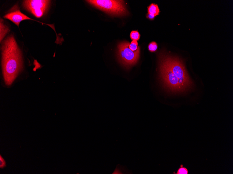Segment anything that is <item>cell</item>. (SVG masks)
<instances>
[{
  "mask_svg": "<svg viewBox=\"0 0 233 174\" xmlns=\"http://www.w3.org/2000/svg\"><path fill=\"white\" fill-rule=\"evenodd\" d=\"M159 57L160 77L164 87L172 92L182 93L192 87L193 82L180 59L165 53Z\"/></svg>",
  "mask_w": 233,
  "mask_h": 174,
  "instance_id": "1",
  "label": "cell"
},
{
  "mask_svg": "<svg viewBox=\"0 0 233 174\" xmlns=\"http://www.w3.org/2000/svg\"><path fill=\"white\" fill-rule=\"evenodd\" d=\"M2 66L5 82L11 85L23 68L21 51L12 35L2 44Z\"/></svg>",
  "mask_w": 233,
  "mask_h": 174,
  "instance_id": "2",
  "label": "cell"
},
{
  "mask_svg": "<svg viewBox=\"0 0 233 174\" xmlns=\"http://www.w3.org/2000/svg\"><path fill=\"white\" fill-rule=\"evenodd\" d=\"M86 1L92 6L113 16L122 17L128 14L123 1L89 0Z\"/></svg>",
  "mask_w": 233,
  "mask_h": 174,
  "instance_id": "3",
  "label": "cell"
},
{
  "mask_svg": "<svg viewBox=\"0 0 233 174\" xmlns=\"http://www.w3.org/2000/svg\"><path fill=\"white\" fill-rule=\"evenodd\" d=\"M130 43L123 41L119 44L117 51V57L120 63L126 68L128 69L136 64L139 58L140 48L139 46L136 51L129 48Z\"/></svg>",
  "mask_w": 233,
  "mask_h": 174,
  "instance_id": "4",
  "label": "cell"
},
{
  "mask_svg": "<svg viewBox=\"0 0 233 174\" xmlns=\"http://www.w3.org/2000/svg\"><path fill=\"white\" fill-rule=\"evenodd\" d=\"M50 1L45 0H28L24 1L23 6L35 17L40 18L47 10Z\"/></svg>",
  "mask_w": 233,
  "mask_h": 174,
  "instance_id": "5",
  "label": "cell"
},
{
  "mask_svg": "<svg viewBox=\"0 0 233 174\" xmlns=\"http://www.w3.org/2000/svg\"><path fill=\"white\" fill-rule=\"evenodd\" d=\"M0 28H1V33H0V40L2 41L5 37L7 34L9 32L10 30L8 27L4 24L3 20L1 19L0 22Z\"/></svg>",
  "mask_w": 233,
  "mask_h": 174,
  "instance_id": "6",
  "label": "cell"
},
{
  "mask_svg": "<svg viewBox=\"0 0 233 174\" xmlns=\"http://www.w3.org/2000/svg\"><path fill=\"white\" fill-rule=\"evenodd\" d=\"M160 9L157 5L152 4L148 7V14L155 17L159 15Z\"/></svg>",
  "mask_w": 233,
  "mask_h": 174,
  "instance_id": "7",
  "label": "cell"
},
{
  "mask_svg": "<svg viewBox=\"0 0 233 174\" xmlns=\"http://www.w3.org/2000/svg\"><path fill=\"white\" fill-rule=\"evenodd\" d=\"M140 35L138 31H132L130 34V37L132 40L136 41L139 40Z\"/></svg>",
  "mask_w": 233,
  "mask_h": 174,
  "instance_id": "8",
  "label": "cell"
},
{
  "mask_svg": "<svg viewBox=\"0 0 233 174\" xmlns=\"http://www.w3.org/2000/svg\"><path fill=\"white\" fill-rule=\"evenodd\" d=\"M129 48L132 51H136L138 49V43L137 41L135 40H133L131 43L129 44Z\"/></svg>",
  "mask_w": 233,
  "mask_h": 174,
  "instance_id": "9",
  "label": "cell"
},
{
  "mask_svg": "<svg viewBox=\"0 0 233 174\" xmlns=\"http://www.w3.org/2000/svg\"><path fill=\"white\" fill-rule=\"evenodd\" d=\"M158 46L157 43L155 42H152L150 43L148 46L149 50L152 52H154L156 51L157 49Z\"/></svg>",
  "mask_w": 233,
  "mask_h": 174,
  "instance_id": "10",
  "label": "cell"
},
{
  "mask_svg": "<svg viewBox=\"0 0 233 174\" xmlns=\"http://www.w3.org/2000/svg\"><path fill=\"white\" fill-rule=\"evenodd\" d=\"M182 165L181 166V168L178 170L177 172V174H188V170L185 168L182 167Z\"/></svg>",
  "mask_w": 233,
  "mask_h": 174,
  "instance_id": "11",
  "label": "cell"
},
{
  "mask_svg": "<svg viewBox=\"0 0 233 174\" xmlns=\"http://www.w3.org/2000/svg\"><path fill=\"white\" fill-rule=\"evenodd\" d=\"M6 166V163L4 158L0 155V168H3Z\"/></svg>",
  "mask_w": 233,
  "mask_h": 174,
  "instance_id": "12",
  "label": "cell"
},
{
  "mask_svg": "<svg viewBox=\"0 0 233 174\" xmlns=\"http://www.w3.org/2000/svg\"><path fill=\"white\" fill-rule=\"evenodd\" d=\"M147 18H148V19L151 20H153L155 18L153 16H152V15L149 14H148L147 15Z\"/></svg>",
  "mask_w": 233,
  "mask_h": 174,
  "instance_id": "13",
  "label": "cell"
}]
</instances>
